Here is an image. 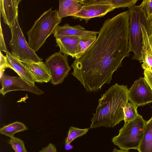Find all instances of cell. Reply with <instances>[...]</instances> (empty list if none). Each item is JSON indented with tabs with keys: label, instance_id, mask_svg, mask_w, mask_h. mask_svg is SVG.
<instances>
[{
	"label": "cell",
	"instance_id": "obj_22",
	"mask_svg": "<svg viewBox=\"0 0 152 152\" xmlns=\"http://www.w3.org/2000/svg\"><path fill=\"white\" fill-rule=\"evenodd\" d=\"M9 143L15 152H27L23 141L20 138L15 137L10 138Z\"/></svg>",
	"mask_w": 152,
	"mask_h": 152
},
{
	"label": "cell",
	"instance_id": "obj_27",
	"mask_svg": "<svg viewBox=\"0 0 152 152\" xmlns=\"http://www.w3.org/2000/svg\"><path fill=\"white\" fill-rule=\"evenodd\" d=\"M144 78L148 83L152 89V73L148 70H144Z\"/></svg>",
	"mask_w": 152,
	"mask_h": 152
},
{
	"label": "cell",
	"instance_id": "obj_32",
	"mask_svg": "<svg viewBox=\"0 0 152 152\" xmlns=\"http://www.w3.org/2000/svg\"><path fill=\"white\" fill-rule=\"evenodd\" d=\"M150 23V25L151 27L152 28V16L150 18L149 20Z\"/></svg>",
	"mask_w": 152,
	"mask_h": 152
},
{
	"label": "cell",
	"instance_id": "obj_9",
	"mask_svg": "<svg viewBox=\"0 0 152 152\" xmlns=\"http://www.w3.org/2000/svg\"><path fill=\"white\" fill-rule=\"evenodd\" d=\"M0 82L2 88L0 92L3 95L9 92L18 90L27 91L37 95L44 93L35 85L29 83L20 77L3 74L1 77Z\"/></svg>",
	"mask_w": 152,
	"mask_h": 152
},
{
	"label": "cell",
	"instance_id": "obj_14",
	"mask_svg": "<svg viewBox=\"0 0 152 152\" xmlns=\"http://www.w3.org/2000/svg\"><path fill=\"white\" fill-rule=\"evenodd\" d=\"M6 68L14 71L19 77L30 83L35 85V81L30 73L20 61L9 51L6 53Z\"/></svg>",
	"mask_w": 152,
	"mask_h": 152
},
{
	"label": "cell",
	"instance_id": "obj_28",
	"mask_svg": "<svg viewBox=\"0 0 152 152\" xmlns=\"http://www.w3.org/2000/svg\"><path fill=\"white\" fill-rule=\"evenodd\" d=\"M39 152H57V149L53 144L50 143L47 146L43 148Z\"/></svg>",
	"mask_w": 152,
	"mask_h": 152
},
{
	"label": "cell",
	"instance_id": "obj_4",
	"mask_svg": "<svg viewBox=\"0 0 152 152\" xmlns=\"http://www.w3.org/2000/svg\"><path fill=\"white\" fill-rule=\"evenodd\" d=\"M129 41L130 52L133 53L132 59L142 61V34L141 25L145 26L148 35L151 32L152 28L149 21L140 5H134L129 7Z\"/></svg>",
	"mask_w": 152,
	"mask_h": 152
},
{
	"label": "cell",
	"instance_id": "obj_25",
	"mask_svg": "<svg viewBox=\"0 0 152 152\" xmlns=\"http://www.w3.org/2000/svg\"><path fill=\"white\" fill-rule=\"evenodd\" d=\"M0 50L6 53L9 51L7 50L5 43L4 36L2 33L1 27V23L0 24Z\"/></svg>",
	"mask_w": 152,
	"mask_h": 152
},
{
	"label": "cell",
	"instance_id": "obj_26",
	"mask_svg": "<svg viewBox=\"0 0 152 152\" xmlns=\"http://www.w3.org/2000/svg\"><path fill=\"white\" fill-rule=\"evenodd\" d=\"M142 64V67L145 70L148 68L152 67V57L145 58Z\"/></svg>",
	"mask_w": 152,
	"mask_h": 152
},
{
	"label": "cell",
	"instance_id": "obj_6",
	"mask_svg": "<svg viewBox=\"0 0 152 152\" xmlns=\"http://www.w3.org/2000/svg\"><path fill=\"white\" fill-rule=\"evenodd\" d=\"M11 38L9 42L11 53L20 61L42 62L39 57L26 41L18 20L11 29Z\"/></svg>",
	"mask_w": 152,
	"mask_h": 152
},
{
	"label": "cell",
	"instance_id": "obj_16",
	"mask_svg": "<svg viewBox=\"0 0 152 152\" xmlns=\"http://www.w3.org/2000/svg\"><path fill=\"white\" fill-rule=\"evenodd\" d=\"M59 3L58 16L60 18L75 15L81 10L82 6L79 0H60Z\"/></svg>",
	"mask_w": 152,
	"mask_h": 152
},
{
	"label": "cell",
	"instance_id": "obj_18",
	"mask_svg": "<svg viewBox=\"0 0 152 152\" xmlns=\"http://www.w3.org/2000/svg\"><path fill=\"white\" fill-rule=\"evenodd\" d=\"M28 130V128L24 124L16 121L1 128L0 133L11 138L15 134Z\"/></svg>",
	"mask_w": 152,
	"mask_h": 152
},
{
	"label": "cell",
	"instance_id": "obj_12",
	"mask_svg": "<svg viewBox=\"0 0 152 152\" xmlns=\"http://www.w3.org/2000/svg\"><path fill=\"white\" fill-rule=\"evenodd\" d=\"M21 0H0V14L4 22L11 29L18 20V6Z\"/></svg>",
	"mask_w": 152,
	"mask_h": 152
},
{
	"label": "cell",
	"instance_id": "obj_29",
	"mask_svg": "<svg viewBox=\"0 0 152 152\" xmlns=\"http://www.w3.org/2000/svg\"><path fill=\"white\" fill-rule=\"evenodd\" d=\"M64 147L65 149L67 151L71 150L73 148V146L70 144H65Z\"/></svg>",
	"mask_w": 152,
	"mask_h": 152
},
{
	"label": "cell",
	"instance_id": "obj_11",
	"mask_svg": "<svg viewBox=\"0 0 152 152\" xmlns=\"http://www.w3.org/2000/svg\"><path fill=\"white\" fill-rule=\"evenodd\" d=\"M57 46L60 48L61 53L67 56L75 58L80 53L79 36L72 35H62L56 37Z\"/></svg>",
	"mask_w": 152,
	"mask_h": 152
},
{
	"label": "cell",
	"instance_id": "obj_15",
	"mask_svg": "<svg viewBox=\"0 0 152 152\" xmlns=\"http://www.w3.org/2000/svg\"><path fill=\"white\" fill-rule=\"evenodd\" d=\"M99 33V31L86 30L79 25L72 26L68 23H65L62 26H58L53 34L54 37L62 35L76 36L80 37L87 36H97Z\"/></svg>",
	"mask_w": 152,
	"mask_h": 152
},
{
	"label": "cell",
	"instance_id": "obj_23",
	"mask_svg": "<svg viewBox=\"0 0 152 152\" xmlns=\"http://www.w3.org/2000/svg\"><path fill=\"white\" fill-rule=\"evenodd\" d=\"M140 6L149 20L152 16V0H143Z\"/></svg>",
	"mask_w": 152,
	"mask_h": 152
},
{
	"label": "cell",
	"instance_id": "obj_31",
	"mask_svg": "<svg viewBox=\"0 0 152 152\" xmlns=\"http://www.w3.org/2000/svg\"><path fill=\"white\" fill-rule=\"evenodd\" d=\"M112 152H129L128 151L123 150H118L115 148H114Z\"/></svg>",
	"mask_w": 152,
	"mask_h": 152
},
{
	"label": "cell",
	"instance_id": "obj_21",
	"mask_svg": "<svg viewBox=\"0 0 152 152\" xmlns=\"http://www.w3.org/2000/svg\"><path fill=\"white\" fill-rule=\"evenodd\" d=\"M89 129V128L80 129L73 126L70 127L66 139L65 144H70L75 139L86 134Z\"/></svg>",
	"mask_w": 152,
	"mask_h": 152
},
{
	"label": "cell",
	"instance_id": "obj_20",
	"mask_svg": "<svg viewBox=\"0 0 152 152\" xmlns=\"http://www.w3.org/2000/svg\"><path fill=\"white\" fill-rule=\"evenodd\" d=\"M137 107L131 102L127 103L123 108L124 124L134 119L138 116Z\"/></svg>",
	"mask_w": 152,
	"mask_h": 152
},
{
	"label": "cell",
	"instance_id": "obj_19",
	"mask_svg": "<svg viewBox=\"0 0 152 152\" xmlns=\"http://www.w3.org/2000/svg\"><path fill=\"white\" fill-rule=\"evenodd\" d=\"M79 42L80 53L75 57L77 59L81 57L88 48L96 40L97 36H87L81 37Z\"/></svg>",
	"mask_w": 152,
	"mask_h": 152
},
{
	"label": "cell",
	"instance_id": "obj_24",
	"mask_svg": "<svg viewBox=\"0 0 152 152\" xmlns=\"http://www.w3.org/2000/svg\"><path fill=\"white\" fill-rule=\"evenodd\" d=\"M7 58L6 56H4L0 51V69L1 77L3 75V72L6 68Z\"/></svg>",
	"mask_w": 152,
	"mask_h": 152
},
{
	"label": "cell",
	"instance_id": "obj_5",
	"mask_svg": "<svg viewBox=\"0 0 152 152\" xmlns=\"http://www.w3.org/2000/svg\"><path fill=\"white\" fill-rule=\"evenodd\" d=\"M145 121L139 115L134 119L124 124L118 135L113 137L112 142L121 150H137L142 140Z\"/></svg>",
	"mask_w": 152,
	"mask_h": 152
},
{
	"label": "cell",
	"instance_id": "obj_3",
	"mask_svg": "<svg viewBox=\"0 0 152 152\" xmlns=\"http://www.w3.org/2000/svg\"><path fill=\"white\" fill-rule=\"evenodd\" d=\"M53 7L45 11L34 22L27 34L28 43L35 52L38 51L45 42L47 39L53 34L62 18L58 16V11L52 10Z\"/></svg>",
	"mask_w": 152,
	"mask_h": 152
},
{
	"label": "cell",
	"instance_id": "obj_8",
	"mask_svg": "<svg viewBox=\"0 0 152 152\" xmlns=\"http://www.w3.org/2000/svg\"><path fill=\"white\" fill-rule=\"evenodd\" d=\"M128 100L137 107L152 102V89L144 77L134 81L129 90Z\"/></svg>",
	"mask_w": 152,
	"mask_h": 152
},
{
	"label": "cell",
	"instance_id": "obj_2",
	"mask_svg": "<svg viewBox=\"0 0 152 152\" xmlns=\"http://www.w3.org/2000/svg\"><path fill=\"white\" fill-rule=\"evenodd\" d=\"M128 93L127 86L115 83L110 87L98 100L89 129L113 127L124 120L123 108L128 102Z\"/></svg>",
	"mask_w": 152,
	"mask_h": 152
},
{
	"label": "cell",
	"instance_id": "obj_1",
	"mask_svg": "<svg viewBox=\"0 0 152 152\" xmlns=\"http://www.w3.org/2000/svg\"><path fill=\"white\" fill-rule=\"evenodd\" d=\"M129 14L123 12L103 23L95 41L71 65L72 75L88 91L109 84L115 71L129 57Z\"/></svg>",
	"mask_w": 152,
	"mask_h": 152
},
{
	"label": "cell",
	"instance_id": "obj_10",
	"mask_svg": "<svg viewBox=\"0 0 152 152\" xmlns=\"http://www.w3.org/2000/svg\"><path fill=\"white\" fill-rule=\"evenodd\" d=\"M115 9L113 6L106 4H93L83 5L81 10L71 17L74 19L78 18L80 21L84 20L87 23L91 18L103 16Z\"/></svg>",
	"mask_w": 152,
	"mask_h": 152
},
{
	"label": "cell",
	"instance_id": "obj_33",
	"mask_svg": "<svg viewBox=\"0 0 152 152\" xmlns=\"http://www.w3.org/2000/svg\"><path fill=\"white\" fill-rule=\"evenodd\" d=\"M145 70H148L152 73V67H149L147 69Z\"/></svg>",
	"mask_w": 152,
	"mask_h": 152
},
{
	"label": "cell",
	"instance_id": "obj_7",
	"mask_svg": "<svg viewBox=\"0 0 152 152\" xmlns=\"http://www.w3.org/2000/svg\"><path fill=\"white\" fill-rule=\"evenodd\" d=\"M45 63L51 76V82L56 85L62 83L71 69L67 56L60 52H56L47 58Z\"/></svg>",
	"mask_w": 152,
	"mask_h": 152
},
{
	"label": "cell",
	"instance_id": "obj_17",
	"mask_svg": "<svg viewBox=\"0 0 152 152\" xmlns=\"http://www.w3.org/2000/svg\"><path fill=\"white\" fill-rule=\"evenodd\" d=\"M137 150L139 152H152V117L146 121L143 137Z\"/></svg>",
	"mask_w": 152,
	"mask_h": 152
},
{
	"label": "cell",
	"instance_id": "obj_30",
	"mask_svg": "<svg viewBox=\"0 0 152 152\" xmlns=\"http://www.w3.org/2000/svg\"><path fill=\"white\" fill-rule=\"evenodd\" d=\"M148 38L150 46L152 50V30L151 33L148 35Z\"/></svg>",
	"mask_w": 152,
	"mask_h": 152
},
{
	"label": "cell",
	"instance_id": "obj_13",
	"mask_svg": "<svg viewBox=\"0 0 152 152\" xmlns=\"http://www.w3.org/2000/svg\"><path fill=\"white\" fill-rule=\"evenodd\" d=\"M20 61L30 73L35 82L48 83L51 80V76L45 63Z\"/></svg>",
	"mask_w": 152,
	"mask_h": 152
}]
</instances>
